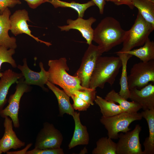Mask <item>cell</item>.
Here are the masks:
<instances>
[{
  "instance_id": "cell-1",
  "label": "cell",
  "mask_w": 154,
  "mask_h": 154,
  "mask_svg": "<svg viewBox=\"0 0 154 154\" xmlns=\"http://www.w3.org/2000/svg\"><path fill=\"white\" fill-rule=\"evenodd\" d=\"M126 33L127 31L122 28L118 20L112 17H106L94 30L93 40L103 53L122 43Z\"/></svg>"
},
{
  "instance_id": "cell-2",
  "label": "cell",
  "mask_w": 154,
  "mask_h": 154,
  "mask_svg": "<svg viewBox=\"0 0 154 154\" xmlns=\"http://www.w3.org/2000/svg\"><path fill=\"white\" fill-rule=\"evenodd\" d=\"M121 66L119 56H101L98 59L91 76L89 88L102 89L107 83L112 85Z\"/></svg>"
},
{
  "instance_id": "cell-3",
  "label": "cell",
  "mask_w": 154,
  "mask_h": 154,
  "mask_svg": "<svg viewBox=\"0 0 154 154\" xmlns=\"http://www.w3.org/2000/svg\"><path fill=\"white\" fill-rule=\"evenodd\" d=\"M67 61L64 57L48 61V81L60 86L70 97L73 91L83 90L86 88L82 86L78 77L71 76L67 72L69 68Z\"/></svg>"
},
{
  "instance_id": "cell-4",
  "label": "cell",
  "mask_w": 154,
  "mask_h": 154,
  "mask_svg": "<svg viewBox=\"0 0 154 154\" xmlns=\"http://www.w3.org/2000/svg\"><path fill=\"white\" fill-rule=\"evenodd\" d=\"M154 29V26L146 21L138 11L133 24L127 31L122 48L115 53H123L135 47L143 46Z\"/></svg>"
},
{
  "instance_id": "cell-5",
  "label": "cell",
  "mask_w": 154,
  "mask_h": 154,
  "mask_svg": "<svg viewBox=\"0 0 154 154\" xmlns=\"http://www.w3.org/2000/svg\"><path fill=\"white\" fill-rule=\"evenodd\" d=\"M143 117L141 113H128L123 112L112 116H102L100 121L108 131V137L117 139L119 132L125 133L130 131V124L133 122L140 120Z\"/></svg>"
},
{
  "instance_id": "cell-6",
  "label": "cell",
  "mask_w": 154,
  "mask_h": 154,
  "mask_svg": "<svg viewBox=\"0 0 154 154\" xmlns=\"http://www.w3.org/2000/svg\"><path fill=\"white\" fill-rule=\"evenodd\" d=\"M150 82H154V60L134 64L127 76L129 89L142 88Z\"/></svg>"
},
{
  "instance_id": "cell-7",
  "label": "cell",
  "mask_w": 154,
  "mask_h": 154,
  "mask_svg": "<svg viewBox=\"0 0 154 154\" xmlns=\"http://www.w3.org/2000/svg\"><path fill=\"white\" fill-rule=\"evenodd\" d=\"M103 53L98 46L92 43L84 53L80 66L74 75L78 77L82 86L89 88L91 76L98 58Z\"/></svg>"
},
{
  "instance_id": "cell-8",
  "label": "cell",
  "mask_w": 154,
  "mask_h": 154,
  "mask_svg": "<svg viewBox=\"0 0 154 154\" xmlns=\"http://www.w3.org/2000/svg\"><path fill=\"white\" fill-rule=\"evenodd\" d=\"M23 78L16 83L15 91L9 96L8 105L0 111V116L3 118L9 117L16 128H18L20 126L18 113L21 98L25 93L29 92L31 90L30 85L24 82Z\"/></svg>"
},
{
  "instance_id": "cell-9",
  "label": "cell",
  "mask_w": 154,
  "mask_h": 154,
  "mask_svg": "<svg viewBox=\"0 0 154 154\" xmlns=\"http://www.w3.org/2000/svg\"><path fill=\"white\" fill-rule=\"evenodd\" d=\"M141 130V127L137 124L132 131L121 132L116 143V154H143L139 137Z\"/></svg>"
},
{
  "instance_id": "cell-10",
  "label": "cell",
  "mask_w": 154,
  "mask_h": 154,
  "mask_svg": "<svg viewBox=\"0 0 154 154\" xmlns=\"http://www.w3.org/2000/svg\"><path fill=\"white\" fill-rule=\"evenodd\" d=\"M63 139L61 133L52 124L46 122L37 136L35 148L41 149L60 148Z\"/></svg>"
},
{
  "instance_id": "cell-11",
  "label": "cell",
  "mask_w": 154,
  "mask_h": 154,
  "mask_svg": "<svg viewBox=\"0 0 154 154\" xmlns=\"http://www.w3.org/2000/svg\"><path fill=\"white\" fill-rule=\"evenodd\" d=\"M9 19L11 24L10 30L12 33L17 36L23 33L27 35L34 38L37 42L43 43L48 46L52 44L39 39L31 34V31L29 28L27 21H31L28 13L25 9L16 10L11 15Z\"/></svg>"
},
{
  "instance_id": "cell-12",
  "label": "cell",
  "mask_w": 154,
  "mask_h": 154,
  "mask_svg": "<svg viewBox=\"0 0 154 154\" xmlns=\"http://www.w3.org/2000/svg\"><path fill=\"white\" fill-rule=\"evenodd\" d=\"M23 61V65L19 64L17 67L21 71L25 79L24 82L30 86L31 85L38 86L44 91H48V89L44 85L48 81V73L44 69L42 62H39L40 71L38 72L30 69L27 65V59L24 58Z\"/></svg>"
},
{
  "instance_id": "cell-13",
  "label": "cell",
  "mask_w": 154,
  "mask_h": 154,
  "mask_svg": "<svg viewBox=\"0 0 154 154\" xmlns=\"http://www.w3.org/2000/svg\"><path fill=\"white\" fill-rule=\"evenodd\" d=\"M96 21V19L93 17L87 19L78 17L75 20L68 19L66 21L67 25L58 26V27L61 31H67L72 29L78 30L89 45L92 43L93 41L94 30L92 25Z\"/></svg>"
},
{
  "instance_id": "cell-14",
  "label": "cell",
  "mask_w": 154,
  "mask_h": 154,
  "mask_svg": "<svg viewBox=\"0 0 154 154\" xmlns=\"http://www.w3.org/2000/svg\"><path fill=\"white\" fill-rule=\"evenodd\" d=\"M4 118V133L0 139V147L2 153H6L11 149H16L24 147L25 143L18 138L14 131L12 119L8 117Z\"/></svg>"
},
{
  "instance_id": "cell-15",
  "label": "cell",
  "mask_w": 154,
  "mask_h": 154,
  "mask_svg": "<svg viewBox=\"0 0 154 154\" xmlns=\"http://www.w3.org/2000/svg\"><path fill=\"white\" fill-rule=\"evenodd\" d=\"M129 98L139 104L143 110H154V85L150 84L139 90H129Z\"/></svg>"
},
{
  "instance_id": "cell-16",
  "label": "cell",
  "mask_w": 154,
  "mask_h": 154,
  "mask_svg": "<svg viewBox=\"0 0 154 154\" xmlns=\"http://www.w3.org/2000/svg\"><path fill=\"white\" fill-rule=\"evenodd\" d=\"M23 77L21 73L15 72L10 69L2 72L0 79V111L7 102V96L11 86Z\"/></svg>"
},
{
  "instance_id": "cell-17",
  "label": "cell",
  "mask_w": 154,
  "mask_h": 154,
  "mask_svg": "<svg viewBox=\"0 0 154 154\" xmlns=\"http://www.w3.org/2000/svg\"><path fill=\"white\" fill-rule=\"evenodd\" d=\"M11 15L9 8L0 14V46L15 49L17 46L16 39L14 37H10L8 34L11 27L9 19Z\"/></svg>"
},
{
  "instance_id": "cell-18",
  "label": "cell",
  "mask_w": 154,
  "mask_h": 154,
  "mask_svg": "<svg viewBox=\"0 0 154 154\" xmlns=\"http://www.w3.org/2000/svg\"><path fill=\"white\" fill-rule=\"evenodd\" d=\"M73 118L75 128L73 135L68 145L69 149L78 145H88L89 141V134L87 127L81 122L80 113L75 112Z\"/></svg>"
},
{
  "instance_id": "cell-19",
  "label": "cell",
  "mask_w": 154,
  "mask_h": 154,
  "mask_svg": "<svg viewBox=\"0 0 154 154\" xmlns=\"http://www.w3.org/2000/svg\"><path fill=\"white\" fill-rule=\"evenodd\" d=\"M46 84L53 92L56 98L58 103L60 116H62L64 114H66L71 116L73 117L75 111L70 103V97L63 90L60 89L49 81Z\"/></svg>"
},
{
  "instance_id": "cell-20",
  "label": "cell",
  "mask_w": 154,
  "mask_h": 154,
  "mask_svg": "<svg viewBox=\"0 0 154 154\" xmlns=\"http://www.w3.org/2000/svg\"><path fill=\"white\" fill-rule=\"evenodd\" d=\"M146 120L149 129V135L143 143L144 150L143 154H154V110H143L141 113Z\"/></svg>"
},
{
  "instance_id": "cell-21",
  "label": "cell",
  "mask_w": 154,
  "mask_h": 154,
  "mask_svg": "<svg viewBox=\"0 0 154 154\" xmlns=\"http://www.w3.org/2000/svg\"><path fill=\"white\" fill-rule=\"evenodd\" d=\"M106 100L119 104L124 112L128 113L137 112L142 108L138 103L133 101L129 102L121 97L114 90L109 92L105 98Z\"/></svg>"
},
{
  "instance_id": "cell-22",
  "label": "cell",
  "mask_w": 154,
  "mask_h": 154,
  "mask_svg": "<svg viewBox=\"0 0 154 154\" xmlns=\"http://www.w3.org/2000/svg\"><path fill=\"white\" fill-rule=\"evenodd\" d=\"M116 54L120 58L122 62V71L119 82L120 89L118 93L123 98L127 100L129 98L130 90L127 82V64L129 60L132 56L125 53Z\"/></svg>"
},
{
  "instance_id": "cell-23",
  "label": "cell",
  "mask_w": 154,
  "mask_h": 154,
  "mask_svg": "<svg viewBox=\"0 0 154 154\" xmlns=\"http://www.w3.org/2000/svg\"><path fill=\"white\" fill-rule=\"evenodd\" d=\"M143 46L139 48L132 50L123 53L135 56L144 62L154 60L153 41L151 40L149 38Z\"/></svg>"
},
{
  "instance_id": "cell-24",
  "label": "cell",
  "mask_w": 154,
  "mask_h": 154,
  "mask_svg": "<svg viewBox=\"0 0 154 154\" xmlns=\"http://www.w3.org/2000/svg\"><path fill=\"white\" fill-rule=\"evenodd\" d=\"M94 101L99 106L102 116L108 117L124 112L119 105L108 101L101 97L96 96Z\"/></svg>"
},
{
  "instance_id": "cell-25",
  "label": "cell",
  "mask_w": 154,
  "mask_h": 154,
  "mask_svg": "<svg viewBox=\"0 0 154 154\" xmlns=\"http://www.w3.org/2000/svg\"><path fill=\"white\" fill-rule=\"evenodd\" d=\"M132 4L137 8L142 17L154 26V1L152 0H133Z\"/></svg>"
},
{
  "instance_id": "cell-26",
  "label": "cell",
  "mask_w": 154,
  "mask_h": 154,
  "mask_svg": "<svg viewBox=\"0 0 154 154\" xmlns=\"http://www.w3.org/2000/svg\"><path fill=\"white\" fill-rule=\"evenodd\" d=\"M48 2L51 4L55 8L59 7L70 8L75 10L78 13V17L83 18L85 11L89 8L95 5L93 0L84 3H80L74 1L67 2L60 0H49Z\"/></svg>"
},
{
  "instance_id": "cell-27",
  "label": "cell",
  "mask_w": 154,
  "mask_h": 154,
  "mask_svg": "<svg viewBox=\"0 0 154 154\" xmlns=\"http://www.w3.org/2000/svg\"><path fill=\"white\" fill-rule=\"evenodd\" d=\"M96 146L92 150V154H116V143L111 138L103 137L96 143Z\"/></svg>"
},
{
  "instance_id": "cell-28",
  "label": "cell",
  "mask_w": 154,
  "mask_h": 154,
  "mask_svg": "<svg viewBox=\"0 0 154 154\" xmlns=\"http://www.w3.org/2000/svg\"><path fill=\"white\" fill-rule=\"evenodd\" d=\"M15 53V49L0 46V70L2 64L5 62L9 64L13 68L17 67L16 62L12 57ZM2 76V72L0 71V78Z\"/></svg>"
},
{
  "instance_id": "cell-29",
  "label": "cell",
  "mask_w": 154,
  "mask_h": 154,
  "mask_svg": "<svg viewBox=\"0 0 154 154\" xmlns=\"http://www.w3.org/2000/svg\"><path fill=\"white\" fill-rule=\"evenodd\" d=\"M96 89L90 88H86L83 90H74L71 92V95L72 94L75 95L90 105H93L94 104V102L96 96Z\"/></svg>"
},
{
  "instance_id": "cell-30",
  "label": "cell",
  "mask_w": 154,
  "mask_h": 154,
  "mask_svg": "<svg viewBox=\"0 0 154 154\" xmlns=\"http://www.w3.org/2000/svg\"><path fill=\"white\" fill-rule=\"evenodd\" d=\"M73 101L72 105L74 110L80 111H86L90 105L77 96L72 94L70 96Z\"/></svg>"
},
{
  "instance_id": "cell-31",
  "label": "cell",
  "mask_w": 154,
  "mask_h": 154,
  "mask_svg": "<svg viewBox=\"0 0 154 154\" xmlns=\"http://www.w3.org/2000/svg\"><path fill=\"white\" fill-rule=\"evenodd\" d=\"M63 149L61 148L55 149H43L34 148L27 151L26 154H64Z\"/></svg>"
},
{
  "instance_id": "cell-32",
  "label": "cell",
  "mask_w": 154,
  "mask_h": 154,
  "mask_svg": "<svg viewBox=\"0 0 154 154\" xmlns=\"http://www.w3.org/2000/svg\"><path fill=\"white\" fill-rule=\"evenodd\" d=\"M21 3L19 0H0V14H1L7 8H12Z\"/></svg>"
},
{
  "instance_id": "cell-33",
  "label": "cell",
  "mask_w": 154,
  "mask_h": 154,
  "mask_svg": "<svg viewBox=\"0 0 154 154\" xmlns=\"http://www.w3.org/2000/svg\"><path fill=\"white\" fill-rule=\"evenodd\" d=\"M133 0H105V1L110 2L114 3L117 5H125L133 9L134 8L132 4Z\"/></svg>"
},
{
  "instance_id": "cell-34",
  "label": "cell",
  "mask_w": 154,
  "mask_h": 154,
  "mask_svg": "<svg viewBox=\"0 0 154 154\" xmlns=\"http://www.w3.org/2000/svg\"><path fill=\"white\" fill-rule=\"evenodd\" d=\"M26 1L29 7L32 9L36 8L42 3L48 2L49 0H24Z\"/></svg>"
},
{
  "instance_id": "cell-35",
  "label": "cell",
  "mask_w": 154,
  "mask_h": 154,
  "mask_svg": "<svg viewBox=\"0 0 154 154\" xmlns=\"http://www.w3.org/2000/svg\"><path fill=\"white\" fill-rule=\"evenodd\" d=\"M95 5L98 8L99 12L101 14H103L104 13V9L105 5L106 4L105 0H93Z\"/></svg>"
},
{
  "instance_id": "cell-36",
  "label": "cell",
  "mask_w": 154,
  "mask_h": 154,
  "mask_svg": "<svg viewBox=\"0 0 154 154\" xmlns=\"http://www.w3.org/2000/svg\"><path fill=\"white\" fill-rule=\"evenodd\" d=\"M2 152L1 149H0V154H1L2 153Z\"/></svg>"
},
{
  "instance_id": "cell-37",
  "label": "cell",
  "mask_w": 154,
  "mask_h": 154,
  "mask_svg": "<svg viewBox=\"0 0 154 154\" xmlns=\"http://www.w3.org/2000/svg\"><path fill=\"white\" fill-rule=\"evenodd\" d=\"M152 0V1H154V0Z\"/></svg>"
}]
</instances>
